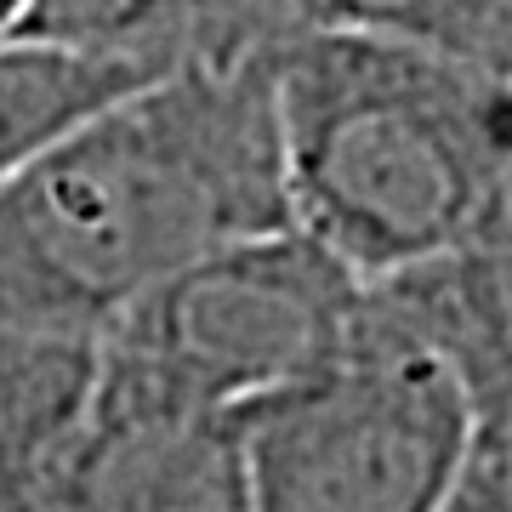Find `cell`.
Returning a JSON list of instances; mask_svg holds the SVG:
<instances>
[{
  "instance_id": "ba28073f",
  "label": "cell",
  "mask_w": 512,
  "mask_h": 512,
  "mask_svg": "<svg viewBox=\"0 0 512 512\" xmlns=\"http://www.w3.org/2000/svg\"><path fill=\"white\" fill-rule=\"evenodd\" d=\"M291 18L296 35L348 29L512 74V0H291Z\"/></svg>"
},
{
  "instance_id": "30bf717a",
  "label": "cell",
  "mask_w": 512,
  "mask_h": 512,
  "mask_svg": "<svg viewBox=\"0 0 512 512\" xmlns=\"http://www.w3.org/2000/svg\"><path fill=\"white\" fill-rule=\"evenodd\" d=\"M29 6H35V0H0V40L29 35Z\"/></svg>"
},
{
  "instance_id": "5b68a950",
  "label": "cell",
  "mask_w": 512,
  "mask_h": 512,
  "mask_svg": "<svg viewBox=\"0 0 512 512\" xmlns=\"http://www.w3.org/2000/svg\"><path fill=\"white\" fill-rule=\"evenodd\" d=\"M52 512H251L239 416L188 404L97 353Z\"/></svg>"
},
{
  "instance_id": "52a82bcc",
  "label": "cell",
  "mask_w": 512,
  "mask_h": 512,
  "mask_svg": "<svg viewBox=\"0 0 512 512\" xmlns=\"http://www.w3.org/2000/svg\"><path fill=\"white\" fill-rule=\"evenodd\" d=\"M148 63L114 52H80L52 40H0V177L35 154L46 137L80 120L86 109L109 103L137 80H148Z\"/></svg>"
},
{
  "instance_id": "7a4b0ae2",
  "label": "cell",
  "mask_w": 512,
  "mask_h": 512,
  "mask_svg": "<svg viewBox=\"0 0 512 512\" xmlns=\"http://www.w3.org/2000/svg\"><path fill=\"white\" fill-rule=\"evenodd\" d=\"M291 228L353 279L512 239V74L302 29L268 52Z\"/></svg>"
},
{
  "instance_id": "9c48e42d",
  "label": "cell",
  "mask_w": 512,
  "mask_h": 512,
  "mask_svg": "<svg viewBox=\"0 0 512 512\" xmlns=\"http://www.w3.org/2000/svg\"><path fill=\"white\" fill-rule=\"evenodd\" d=\"M439 512H512V433H484Z\"/></svg>"
},
{
  "instance_id": "8992f818",
  "label": "cell",
  "mask_w": 512,
  "mask_h": 512,
  "mask_svg": "<svg viewBox=\"0 0 512 512\" xmlns=\"http://www.w3.org/2000/svg\"><path fill=\"white\" fill-rule=\"evenodd\" d=\"M97 376V342L0 330V512H52Z\"/></svg>"
},
{
  "instance_id": "3957f363",
  "label": "cell",
  "mask_w": 512,
  "mask_h": 512,
  "mask_svg": "<svg viewBox=\"0 0 512 512\" xmlns=\"http://www.w3.org/2000/svg\"><path fill=\"white\" fill-rule=\"evenodd\" d=\"M490 421L461 370L353 308L348 348L239 410L251 512H439Z\"/></svg>"
},
{
  "instance_id": "277c9868",
  "label": "cell",
  "mask_w": 512,
  "mask_h": 512,
  "mask_svg": "<svg viewBox=\"0 0 512 512\" xmlns=\"http://www.w3.org/2000/svg\"><path fill=\"white\" fill-rule=\"evenodd\" d=\"M353 308L359 279L285 222L154 285L97 336V353L188 404L239 416L348 348Z\"/></svg>"
},
{
  "instance_id": "6da1fadb",
  "label": "cell",
  "mask_w": 512,
  "mask_h": 512,
  "mask_svg": "<svg viewBox=\"0 0 512 512\" xmlns=\"http://www.w3.org/2000/svg\"><path fill=\"white\" fill-rule=\"evenodd\" d=\"M285 222L268 52L160 69L0 177V330L97 342L188 262Z\"/></svg>"
}]
</instances>
